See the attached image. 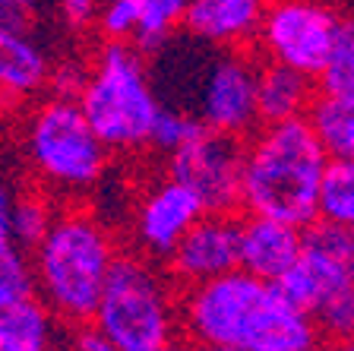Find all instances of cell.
Segmentation results:
<instances>
[{
  "label": "cell",
  "instance_id": "obj_1",
  "mask_svg": "<svg viewBox=\"0 0 354 351\" xmlns=\"http://www.w3.org/2000/svg\"><path fill=\"white\" fill-rule=\"evenodd\" d=\"M180 332L196 348L319 351L323 345L307 310L247 269L180 288Z\"/></svg>",
  "mask_w": 354,
  "mask_h": 351
},
{
  "label": "cell",
  "instance_id": "obj_2",
  "mask_svg": "<svg viewBox=\"0 0 354 351\" xmlns=\"http://www.w3.org/2000/svg\"><path fill=\"white\" fill-rule=\"evenodd\" d=\"M329 161L310 117L259 124L243 139L241 209L310 228L319 219V190Z\"/></svg>",
  "mask_w": 354,
  "mask_h": 351
},
{
  "label": "cell",
  "instance_id": "obj_3",
  "mask_svg": "<svg viewBox=\"0 0 354 351\" xmlns=\"http://www.w3.org/2000/svg\"><path fill=\"white\" fill-rule=\"evenodd\" d=\"M35 294L70 330L95 320L104 285L118 263V237L102 215L80 203H64L51 228L29 250Z\"/></svg>",
  "mask_w": 354,
  "mask_h": 351
},
{
  "label": "cell",
  "instance_id": "obj_4",
  "mask_svg": "<svg viewBox=\"0 0 354 351\" xmlns=\"http://www.w3.org/2000/svg\"><path fill=\"white\" fill-rule=\"evenodd\" d=\"M146 51L133 42H104L86 64L76 102L86 111L88 124L104 139L114 155L152 152L155 130L165 108L152 73L146 66Z\"/></svg>",
  "mask_w": 354,
  "mask_h": 351
},
{
  "label": "cell",
  "instance_id": "obj_5",
  "mask_svg": "<svg viewBox=\"0 0 354 351\" xmlns=\"http://www.w3.org/2000/svg\"><path fill=\"white\" fill-rule=\"evenodd\" d=\"M22 155L32 183L64 203H76L98 190L114 159L95 127L88 124L76 96L60 92H48L26 114Z\"/></svg>",
  "mask_w": 354,
  "mask_h": 351
},
{
  "label": "cell",
  "instance_id": "obj_6",
  "mask_svg": "<svg viewBox=\"0 0 354 351\" xmlns=\"http://www.w3.org/2000/svg\"><path fill=\"white\" fill-rule=\"evenodd\" d=\"M120 351H142L180 332V291L162 260L120 250L92 320Z\"/></svg>",
  "mask_w": 354,
  "mask_h": 351
},
{
  "label": "cell",
  "instance_id": "obj_7",
  "mask_svg": "<svg viewBox=\"0 0 354 351\" xmlns=\"http://www.w3.org/2000/svg\"><path fill=\"white\" fill-rule=\"evenodd\" d=\"M339 29L342 13L329 0H272L253 48L263 60L295 66L319 80L332 57Z\"/></svg>",
  "mask_w": 354,
  "mask_h": 351
},
{
  "label": "cell",
  "instance_id": "obj_8",
  "mask_svg": "<svg viewBox=\"0 0 354 351\" xmlns=\"http://www.w3.org/2000/svg\"><path fill=\"white\" fill-rule=\"evenodd\" d=\"M165 171L196 190L209 213L241 209L243 139L218 133L199 120L196 130L171 155H165Z\"/></svg>",
  "mask_w": 354,
  "mask_h": 351
},
{
  "label": "cell",
  "instance_id": "obj_9",
  "mask_svg": "<svg viewBox=\"0 0 354 351\" xmlns=\"http://www.w3.org/2000/svg\"><path fill=\"white\" fill-rule=\"evenodd\" d=\"M259 60L250 51H215V57L203 66L196 82L193 114L206 127L228 136L247 139L259 120Z\"/></svg>",
  "mask_w": 354,
  "mask_h": 351
},
{
  "label": "cell",
  "instance_id": "obj_10",
  "mask_svg": "<svg viewBox=\"0 0 354 351\" xmlns=\"http://www.w3.org/2000/svg\"><path fill=\"white\" fill-rule=\"evenodd\" d=\"M206 213L209 209L196 197V190H190L184 181L165 171L162 177L142 183L130 203L133 250L165 263L177 244L184 241V234Z\"/></svg>",
  "mask_w": 354,
  "mask_h": 351
},
{
  "label": "cell",
  "instance_id": "obj_11",
  "mask_svg": "<svg viewBox=\"0 0 354 351\" xmlns=\"http://www.w3.org/2000/svg\"><path fill=\"white\" fill-rule=\"evenodd\" d=\"M165 266L177 288L241 269V219L234 213H206L184 234Z\"/></svg>",
  "mask_w": 354,
  "mask_h": 351
},
{
  "label": "cell",
  "instance_id": "obj_12",
  "mask_svg": "<svg viewBox=\"0 0 354 351\" xmlns=\"http://www.w3.org/2000/svg\"><path fill=\"white\" fill-rule=\"evenodd\" d=\"M190 0H104L95 32L104 42H133L152 54L184 32Z\"/></svg>",
  "mask_w": 354,
  "mask_h": 351
},
{
  "label": "cell",
  "instance_id": "obj_13",
  "mask_svg": "<svg viewBox=\"0 0 354 351\" xmlns=\"http://www.w3.org/2000/svg\"><path fill=\"white\" fill-rule=\"evenodd\" d=\"M272 0H190L184 35L212 51H250Z\"/></svg>",
  "mask_w": 354,
  "mask_h": 351
},
{
  "label": "cell",
  "instance_id": "obj_14",
  "mask_svg": "<svg viewBox=\"0 0 354 351\" xmlns=\"http://www.w3.org/2000/svg\"><path fill=\"white\" fill-rule=\"evenodd\" d=\"M54 60L35 32L10 29L0 22V102H38L54 86Z\"/></svg>",
  "mask_w": 354,
  "mask_h": 351
},
{
  "label": "cell",
  "instance_id": "obj_15",
  "mask_svg": "<svg viewBox=\"0 0 354 351\" xmlns=\"http://www.w3.org/2000/svg\"><path fill=\"white\" fill-rule=\"evenodd\" d=\"M304 253V228L269 215H241V269L263 282H279Z\"/></svg>",
  "mask_w": 354,
  "mask_h": 351
},
{
  "label": "cell",
  "instance_id": "obj_16",
  "mask_svg": "<svg viewBox=\"0 0 354 351\" xmlns=\"http://www.w3.org/2000/svg\"><path fill=\"white\" fill-rule=\"evenodd\" d=\"M317 96H319V82L313 76L301 73L295 66L259 60L257 98H259V120L263 124H281V120L307 117Z\"/></svg>",
  "mask_w": 354,
  "mask_h": 351
},
{
  "label": "cell",
  "instance_id": "obj_17",
  "mask_svg": "<svg viewBox=\"0 0 354 351\" xmlns=\"http://www.w3.org/2000/svg\"><path fill=\"white\" fill-rule=\"evenodd\" d=\"M60 326L48 304L38 294L0 307V351H57Z\"/></svg>",
  "mask_w": 354,
  "mask_h": 351
},
{
  "label": "cell",
  "instance_id": "obj_18",
  "mask_svg": "<svg viewBox=\"0 0 354 351\" xmlns=\"http://www.w3.org/2000/svg\"><path fill=\"white\" fill-rule=\"evenodd\" d=\"M307 117L329 159L354 161V102L319 92Z\"/></svg>",
  "mask_w": 354,
  "mask_h": 351
},
{
  "label": "cell",
  "instance_id": "obj_19",
  "mask_svg": "<svg viewBox=\"0 0 354 351\" xmlns=\"http://www.w3.org/2000/svg\"><path fill=\"white\" fill-rule=\"evenodd\" d=\"M57 209H60L57 197L41 190L38 183L19 190L16 193V203H13V237L26 250H32L38 241H41V234L51 228Z\"/></svg>",
  "mask_w": 354,
  "mask_h": 351
},
{
  "label": "cell",
  "instance_id": "obj_20",
  "mask_svg": "<svg viewBox=\"0 0 354 351\" xmlns=\"http://www.w3.org/2000/svg\"><path fill=\"white\" fill-rule=\"evenodd\" d=\"M32 294H35V272L29 250L13 234L0 231V307L26 300Z\"/></svg>",
  "mask_w": 354,
  "mask_h": 351
},
{
  "label": "cell",
  "instance_id": "obj_21",
  "mask_svg": "<svg viewBox=\"0 0 354 351\" xmlns=\"http://www.w3.org/2000/svg\"><path fill=\"white\" fill-rule=\"evenodd\" d=\"M319 219L354 231V161H329L319 190Z\"/></svg>",
  "mask_w": 354,
  "mask_h": 351
},
{
  "label": "cell",
  "instance_id": "obj_22",
  "mask_svg": "<svg viewBox=\"0 0 354 351\" xmlns=\"http://www.w3.org/2000/svg\"><path fill=\"white\" fill-rule=\"evenodd\" d=\"M319 92L354 102V16H342V29L332 48V57L319 73Z\"/></svg>",
  "mask_w": 354,
  "mask_h": 351
},
{
  "label": "cell",
  "instance_id": "obj_23",
  "mask_svg": "<svg viewBox=\"0 0 354 351\" xmlns=\"http://www.w3.org/2000/svg\"><path fill=\"white\" fill-rule=\"evenodd\" d=\"M44 3L48 0H0V22L10 29L35 32L44 19Z\"/></svg>",
  "mask_w": 354,
  "mask_h": 351
},
{
  "label": "cell",
  "instance_id": "obj_24",
  "mask_svg": "<svg viewBox=\"0 0 354 351\" xmlns=\"http://www.w3.org/2000/svg\"><path fill=\"white\" fill-rule=\"evenodd\" d=\"M51 3H54V10H57L60 22L73 32L95 29L98 13H102V7H104V0H51Z\"/></svg>",
  "mask_w": 354,
  "mask_h": 351
},
{
  "label": "cell",
  "instance_id": "obj_25",
  "mask_svg": "<svg viewBox=\"0 0 354 351\" xmlns=\"http://www.w3.org/2000/svg\"><path fill=\"white\" fill-rule=\"evenodd\" d=\"M70 342H73L80 351H120L118 345H114L102 330H98L95 323L76 326V330H73V339H70Z\"/></svg>",
  "mask_w": 354,
  "mask_h": 351
},
{
  "label": "cell",
  "instance_id": "obj_26",
  "mask_svg": "<svg viewBox=\"0 0 354 351\" xmlns=\"http://www.w3.org/2000/svg\"><path fill=\"white\" fill-rule=\"evenodd\" d=\"M16 187L0 174V231L13 234V203H16Z\"/></svg>",
  "mask_w": 354,
  "mask_h": 351
},
{
  "label": "cell",
  "instance_id": "obj_27",
  "mask_svg": "<svg viewBox=\"0 0 354 351\" xmlns=\"http://www.w3.org/2000/svg\"><path fill=\"white\" fill-rule=\"evenodd\" d=\"M142 351H199L196 345L190 342V339H168V342H162V345H155V348H142Z\"/></svg>",
  "mask_w": 354,
  "mask_h": 351
},
{
  "label": "cell",
  "instance_id": "obj_28",
  "mask_svg": "<svg viewBox=\"0 0 354 351\" xmlns=\"http://www.w3.org/2000/svg\"><path fill=\"white\" fill-rule=\"evenodd\" d=\"M319 351H354V336H348V339H326V342L319 345Z\"/></svg>",
  "mask_w": 354,
  "mask_h": 351
},
{
  "label": "cell",
  "instance_id": "obj_29",
  "mask_svg": "<svg viewBox=\"0 0 354 351\" xmlns=\"http://www.w3.org/2000/svg\"><path fill=\"white\" fill-rule=\"evenodd\" d=\"M57 351H80V348H76V345H73V342H70V339H66V342H64V345H60V348H57Z\"/></svg>",
  "mask_w": 354,
  "mask_h": 351
},
{
  "label": "cell",
  "instance_id": "obj_30",
  "mask_svg": "<svg viewBox=\"0 0 354 351\" xmlns=\"http://www.w3.org/2000/svg\"><path fill=\"white\" fill-rule=\"evenodd\" d=\"M199 351H234V348H199Z\"/></svg>",
  "mask_w": 354,
  "mask_h": 351
},
{
  "label": "cell",
  "instance_id": "obj_31",
  "mask_svg": "<svg viewBox=\"0 0 354 351\" xmlns=\"http://www.w3.org/2000/svg\"><path fill=\"white\" fill-rule=\"evenodd\" d=\"M329 3H348V0H329Z\"/></svg>",
  "mask_w": 354,
  "mask_h": 351
}]
</instances>
